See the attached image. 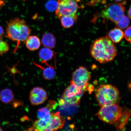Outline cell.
Listing matches in <instances>:
<instances>
[{
  "label": "cell",
  "instance_id": "52a82bcc",
  "mask_svg": "<svg viewBox=\"0 0 131 131\" xmlns=\"http://www.w3.org/2000/svg\"><path fill=\"white\" fill-rule=\"evenodd\" d=\"M80 0H58L56 14L60 19L62 16H69L78 17L77 12L79 8L78 3Z\"/></svg>",
  "mask_w": 131,
  "mask_h": 131
},
{
  "label": "cell",
  "instance_id": "603a6c76",
  "mask_svg": "<svg viewBox=\"0 0 131 131\" xmlns=\"http://www.w3.org/2000/svg\"><path fill=\"white\" fill-rule=\"evenodd\" d=\"M46 6L49 10L53 11L56 10L58 6V3L54 0H50L47 2Z\"/></svg>",
  "mask_w": 131,
  "mask_h": 131
},
{
  "label": "cell",
  "instance_id": "83f0119b",
  "mask_svg": "<svg viewBox=\"0 0 131 131\" xmlns=\"http://www.w3.org/2000/svg\"><path fill=\"white\" fill-rule=\"evenodd\" d=\"M3 130L2 128L0 127V131H3Z\"/></svg>",
  "mask_w": 131,
  "mask_h": 131
},
{
  "label": "cell",
  "instance_id": "ffe728a7",
  "mask_svg": "<svg viewBox=\"0 0 131 131\" xmlns=\"http://www.w3.org/2000/svg\"><path fill=\"white\" fill-rule=\"evenodd\" d=\"M78 17L69 16H62L60 19L62 25L65 28H69L72 27L77 20Z\"/></svg>",
  "mask_w": 131,
  "mask_h": 131
},
{
  "label": "cell",
  "instance_id": "5b68a950",
  "mask_svg": "<svg viewBox=\"0 0 131 131\" xmlns=\"http://www.w3.org/2000/svg\"><path fill=\"white\" fill-rule=\"evenodd\" d=\"M88 87H81L70 81L69 85L62 95L61 102L70 105L78 106L82 96L88 90Z\"/></svg>",
  "mask_w": 131,
  "mask_h": 131
},
{
  "label": "cell",
  "instance_id": "d4e9b609",
  "mask_svg": "<svg viewBox=\"0 0 131 131\" xmlns=\"http://www.w3.org/2000/svg\"><path fill=\"white\" fill-rule=\"evenodd\" d=\"M4 34V30L2 27L0 26V39L1 38Z\"/></svg>",
  "mask_w": 131,
  "mask_h": 131
},
{
  "label": "cell",
  "instance_id": "d6986e66",
  "mask_svg": "<svg viewBox=\"0 0 131 131\" xmlns=\"http://www.w3.org/2000/svg\"><path fill=\"white\" fill-rule=\"evenodd\" d=\"M33 63L37 66L41 68L43 70L42 74L43 78L47 80H50L54 78L56 75V72L53 67L49 66V67L45 68L35 63Z\"/></svg>",
  "mask_w": 131,
  "mask_h": 131
},
{
  "label": "cell",
  "instance_id": "44dd1931",
  "mask_svg": "<svg viewBox=\"0 0 131 131\" xmlns=\"http://www.w3.org/2000/svg\"><path fill=\"white\" fill-rule=\"evenodd\" d=\"M130 23V20L129 17L124 15L115 23V24L119 28L124 29L128 27Z\"/></svg>",
  "mask_w": 131,
  "mask_h": 131
},
{
  "label": "cell",
  "instance_id": "7c38bea8",
  "mask_svg": "<svg viewBox=\"0 0 131 131\" xmlns=\"http://www.w3.org/2000/svg\"><path fill=\"white\" fill-rule=\"evenodd\" d=\"M131 116V110L126 109L122 111V114L118 120L114 124L116 128L119 130H124Z\"/></svg>",
  "mask_w": 131,
  "mask_h": 131
},
{
  "label": "cell",
  "instance_id": "cb8c5ba5",
  "mask_svg": "<svg viewBox=\"0 0 131 131\" xmlns=\"http://www.w3.org/2000/svg\"><path fill=\"white\" fill-rule=\"evenodd\" d=\"M124 36L127 41L131 43V26L128 27L124 31Z\"/></svg>",
  "mask_w": 131,
  "mask_h": 131
},
{
  "label": "cell",
  "instance_id": "3957f363",
  "mask_svg": "<svg viewBox=\"0 0 131 131\" xmlns=\"http://www.w3.org/2000/svg\"><path fill=\"white\" fill-rule=\"evenodd\" d=\"M95 96L98 104L101 106L117 104L121 99L118 90L109 84L98 87L95 91Z\"/></svg>",
  "mask_w": 131,
  "mask_h": 131
},
{
  "label": "cell",
  "instance_id": "ba28073f",
  "mask_svg": "<svg viewBox=\"0 0 131 131\" xmlns=\"http://www.w3.org/2000/svg\"><path fill=\"white\" fill-rule=\"evenodd\" d=\"M91 77V73L85 67L81 66L73 72L71 81L81 87H87Z\"/></svg>",
  "mask_w": 131,
  "mask_h": 131
},
{
  "label": "cell",
  "instance_id": "8992f818",
  "mask_svg": "<svg viewBox=\"0 0 131 131\" xmlns=\"http://www.w3.org/2000/svg\"><path fill=\"white\" fill-rule=\"evenodd\" d=\"M122 108L117 104L101 106L96 115L103 122L109 124H114L122 114Z\"/></svg>",
  "mask_w": 131,
  "mask_h": 131
},
{
  "label": "cell",
  "instance_id": "8fae6325",
  "mask_svg": "<svg viewBox=\"0 0 131 131\" xmlns=\"http://www.w3.org/2000/svg\"><path fill=\"white\" fill-rule=\"evenodd\" d=\"M57 104V102L55 101H49L46 106L38 110L37 114L38 118L48 122L51 117V111L55 108Z\"/></svg>",
  "mask_w": 131,
  "mask_h": 131
},
{
  "label": "cell",
  "instance_id": "9a60e30c",
  "mask_svg": "<svg viewBox=\"0 0 131 131\" xmlns=\"http://www.w3.org/2000/svg\"><path fill=\"white\" fill-rule=\"evenodd\" d=\"M42 43L44 47L50 49L53 48L56 44L55 38L50 32L46 33L42 36Z\"/></svg>",
  "mask_w": 131,
  "mask_h": 131
},
{
  "label": "cell",
  "instance_id": "ac0fdd59",
  "mask_svg": "<svg viewBox=\"0 0 131 131\" xmlns=\"http://www.w3.org/2000/svg\"><path fill=\"white\" fill-rule=\"evenodd\" d=\"M47 123L48 122L38 119L34 121L28 130L46 131Z\"/></svg>",
  "mask_w": 131,
  "mask_h": 131
},
{
  "label": "cell",
  "instance_id": "277c9868",
  "mask_svg": "<svg viewBox=\"0 0 131 131\" xmlns=\"http://www.w3.org/2000/svg\"><path fill=\"white\" fill-rule=\"evenodd\" d=\"M126 2L111 3L105 5L99 12L95 15L93 19V22H96L99 18L108 19L115 23L121 17L124 15L125 9L124 6Z\"/></svg>",
  "mask_w": 131,
  "mask_h": 131
},
{
  "label": "cell",
  "instance_id": "7402d4cb",
  "mask_svg": "<svg viewBox=\"0 0 131 131\" xmlns=\"http://www.w3.org/2000/svg\"><path fill=\"white\" fill-rule=\"evenodd\" d=\"M9 46L6 42L0 39V55H3L9 50Z\"/></svg>",
  "mask_w": 131,
  "mask_h": 131
},
{
  "label": "cell",
  "instance_id": "7a4b0ae2",
  "mask_svg": "<svg viewBox=\"0 0 131 131\" xmlns=\"http://www.w3.org/2000/svg\"><path fill=\"white\" fill-rule=\"evenodd\" d=\"M6 30L9 38L17 42L14 53L20 42L25 43L31 33V29L25 21L17 18L11 19L8 23Z\"/></svg>",
  "mask_w": 131,
  "mask_h": 131
},
{
  "label": "cell",
  "instance_id": "5bb4252c",
  "mask_svg": "<svg viewBox=\"0 0 131 131\" xmlns=\"http://www.w3.org/2000/svg\"><path fill=\"white\" fill-rule=\"evenodd\" d=\"M26 47L30 51H35L38 49L41 45L40 39L37 36H29L25 42Z\"/></svg>",
  "mask_w": 131,
  "mask_h": 131
},
{
  "label": "cell",
  "instance_id": "484cf974",
  "mask_svg": "<svg viewBox=\"0 0 131 131\" xmlns=\"http://www.w3.org/2000/svg\"><path fill=\"white\" fill-rule=\"evenodd\" d=\"M127 15L129 18L131 19V7L129 8L128 12Z\"/></svg>",
  "mask_w": 131,
  "mask_h": 131
},
{
  "label": "cell",
  "instance_id": "4fadbf2b",
  "mask_svg": "<svg viewBox=\"0 0 131 131\" xmlns=\"http://www.w3.org/2000/svg\"><path fill=\"white\" fill-rule=\"evenodd\" d=\"M107 36L113 42L117 43L120 42L123 38L124 33L121 29L115 27L111 29Z\"/></svg>",
  "mask_w": 131,
  "mask_h": 131
},
{
  "label": "cell",
  "instance_id": "6da1fadb",
  "mask_svg": "<svg viewBox=\"0 0 131 131\" xmlns=\"http://www.w3.org/2000/svg\"><path fill=\"white\" fill-rule=\"evenodd\" d=\"M90 52L93 58L101 63L112 61L118 53L117 47L107 35L95 40L90 47Z\"/></svg>",
  "mask_w": 131,
  "mask_h": 131
},
{
  "label": "cell",
  "instance_id": "4316f807",
  "mask_svg": "<svg viewBox=\"0 0 131 131\" xmlns=\"http://www.w3.org/2000/svg\"><path fill=\"white\" fill-rule=\"evenodd\" d=\"M115 1L117 2H122L123 1V0H114Z\"/></svg>",
  "mask_w": 131,
  "mask_h": 131
},
{
  "label": "cell",
  "instance_id": "e0dca14e",
  "mask_svg": "<svg viewBox=\"0 0 131 131\" xmlns=\"http://www.w3.org/2000/svg\"><path fill=\"white\" fill-rule=\"evenodd\" d=\"M14 95L10 89L6 88L2 90L0 92V100L5 104H9L14 100Z\"/></svg>",
  "mask_w": 131,
  "mask_h": 131
},
{
  "label": "cell",
  "instance_id": "30bf717a",
  "mask_svg": "<svg viewBox=\"0 0 131 131\" xmlns=\"http://www.w3.org/2000/svg\"><path fill=\"white\" fill-rule=\"evenodd\" d=\"M65 119L60 115L59 112L52 113L51 117L48 123L46 131H53L61 129L65 124Z\"/></svg>",
  "mask_w": 131,
  "mask_h": 131
},
{
  "label": "cell",
  "instance_id": "9c48e42d",
  "mask_svg": "<svg viewBox=\"0 0 131 131\" xmlns=\"http://www.w3.org/2000/svg\"><path fill=\"white\" fill-rule=\"evenodd\" d=\"M47 98L46 92L42 88H34L31 90L29 93V101L32 105H38L42 104Z\"/></svg>",
  "mask_w": 131,
  "mask_h": 131
},
{
  "label": "cell",
  "instance_id": "2e32d148",
  "mask_svg": "<svg viewBox=\"0 0 131 131\" xmlns=\"http://www.w3.org/2000/svg\"><path fill=\"white\" fill-rule=\"evenodd\" d=\"M39 55L42 63L46 64L47 62L53 58L54 53L51 49L45 47L40 50Z\"/></svg>",
  "mask_w": 131,
  "mask_h": 131
}]
</instances>
